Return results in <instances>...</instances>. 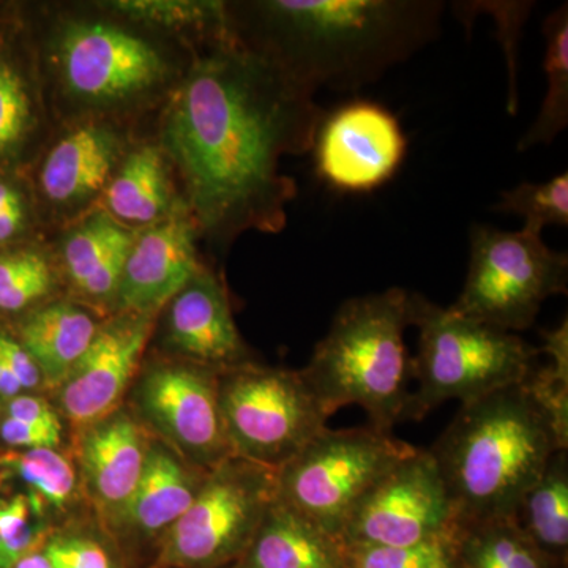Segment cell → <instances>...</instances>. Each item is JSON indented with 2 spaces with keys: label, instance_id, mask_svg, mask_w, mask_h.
Masks as SVG:
<instances>
[{
  "label": "cell",
  "instance_id": "cell-1",
  "mask_svg": "<svg viewBox=\"0 0 568 568\" xmlns=\"http://www.w3.org/2000/svg\"><path fill=\"white\" fill-rule=\"evenodd\" d=\"M313 95L230 32L197 59L168 108L163 142L204 230L216 237L282 230L295 183L280 173V159L315 145L325 114Z\"/></svg>",
  "mask_w": 568,
  "mask_h": 568
},
{
  "label": "cell",
  "instance_id": "cell-2",
  "mask_svg": "<svg viewBox=\"0 0 568 568\" xmlns=\"http://www.w3.org/2000/svg\"><path fill=\"white\" fill-rule=\"evenodd\" d=\"M443 3L272 0L260 3L280 43L263 52L306 88L355 89L409 58L439 26Z\"/></svg>",
  "mask_w": 568,
  "mask_h": 568
},
{
  "label": "cell",
  "instance_id": "cell-3",
  "mask_svg": "<svg viewBox=\"0 0 568 568\" xmlns=\"http://www.w3.org/2000/svg\"><path fill=\"white\" fill-rule=\"evenodd\" d=\"M558 450L548 418L523 383L462 405L428 448L458 523L511 518Z\"/></svg>",
  "mask_w": 568,
  "mask_h": 568
},
{
  "label": "cell",
  "instance_id": "cell-4",
  "mask_svg": "<svg viewBox=\"0 0 568 568\" xmlns=\"http://www.w3.org/2000/svg\"><path fill=\"white\" fill-rule=\"evenodd\" d=\"M407 325L409 293L399 287L339 306L301 372L328 417L339 407L357 405L379 432L390 433L406 420L414 379L403 338Z\"/></svg>",
  "mask_w": 568,
  "mask_h": 568
},
{
  "label": "cell",
  "instance_id": "cell-5",
  "mask_svg": "<svg viewBox=\"0 0 568 568\" xmlns=\"http://www.w3.org/2000/svg\"><path fill=\"white\" fill-rule=\"evenodd\" d=\"M409 325L418 328V353L413 358L417 388L406 420H422L448 399L462 405L528 377L541 354L514 334L433 304L409 293Z\"/></svg>",
  "mask_w": 568,
  "mask_h": 568
},
{
  "label": "cell",
  "instance_id": "cell-6",
  "mask_svg": "<svg viewBox=\"0 0 568 568\" xmlns=\"http://www.w3.org/2000/svg\"><path fill=\"white\" fill-rule=\"evenodd\" d=\"M416 450L369 425L325 428L276 470V499L338 538L366 491Z\"/></svg>",
  "mask_w": 568,
  "mask_h": 568
},
{
  "label": "cell",
  "instance_id": "cell-7",
  "mask_svg": "<svg viewBox=\"0 0 568 568\" xmlns=\"http://www.w3.org/2000/svg\"><path fill=\"white\" fill-rule=\"evenodd\" d=\"M220 410L235 458L278 470L327 428L301 372L246 364L219 377Z\"/></svg>",
  "mask_w": 568,
  "mask_h": 568
},
{
  "label": "cell",
  "instance_id": "cell-8",
  "mask_svg": "<svg viewBox=\"0 0 568 568\" xmlns=\"http://www.w3.org/2000/svg\"><path fill=\"white\" fill-rule=\"evenodd\" d=\"M567 253L549 248L541 235L476 226L465 290L452 308L515 334L532 327L548 297L567 294Z\"/></svg>",
  "mask_w": 568,
  "mask_h": 568
},
{
  "label": "cell",
  "instance_id": "cell-9",
  "mask_svg": "<svg viewBox=\"0 0 568 568\" xmlns=\"http://www.w3.org/2000/svg\"><path fill=\"white\" fill-rule=\"evenodd\" d=\"M276 497V470L230 458L209 470L192 506L168 529L162 564L212 568L244 556Z\"/></svg>",
  "mask_w": 568,
  "mask_h": 568
},
{
  "label": "cell",
  "instance_id": "cell-10",
  "mask_svg": "<svg viewBox=\"0 0 568 568\" xmlns=\"http://www.w3.org/2000/svg\"><path fill=\"white\" fill-rule=\"evenodd\" d=\"M458 518L428 448H417L351 511L339 544L416 545L457 532Z\"/></svg>",
  "mask_w": 568,
  "mask_h": 568
},
{
  "label": "cell",
  "instance_id": "cell-11",
  "mask_svg": "<svg viewBox=\"0 0 568 568\" xmlns=\"http://www.w3.org/2000/svg\"><path fill=\"white\" fill-rule=\"evenodd\" d=\"M58 58L69 92L91 104L130 102L159 88L168 73L151 41L108 22L67 26Z\"/></svg>",
  "mask_w": 568,
  "mask_h": 568
},
{
  "label": "cell",
  "instance_id": "cell-12",
  "mask_svg": "<svg viewBox=\"0 0 568 568\" xmlns=\"http://www.w3.org/2000/svg\"><path fill=\"white\" fill-rule=\"evenodd\" d=\"M220 373L201 365L159 366L145 375L138 394L149 422L209 470L234 457L220 410Z\"/></svg>",
  "mask_w": 568,
  "mask_h": 568
},
{
  "label": "cell",
  "instance_id": "cell-13",
  "mask_svg": "<svg viewBox=\"0 0 568 568\" xmlns=\"http://www.w3.org/2000/svg\"><path fill=\"white\" fill-rule=\"evenodd\" d=\"M399 122L376 103L354 102L324 115L317 129L316 171L343 192H372L398 170L406 153Z\"/></svg>",
  "mask_w": 568,
  "mask_h": 568
},
{
  "label": "cell",
  "instance_id": "cell-14",
  "mask_svg": "<svg viewBox=\"0 0 568 568\" xmlns=\"http://www.w3.org/2000/svg\"><path fill=\"white\" fill-rule=\"evenodd\" d=\"M153 315L123 313L100 327L88 353L59 384L62 413L89 426L114 413L148 345Z\"/></svg>",
  "mask_w": 568,
  "mask_h": 568
},
{
  "label": "cell",
  "instance_id": "cell-15",
  "mask_svg": "<svg viewBox=\"0 0 568 568\" xmlns=\"http://www.w3.org/2000/svg\"><path fill=\"white\" fill-rule=\"evenodd\" d=\"M200 271L192 224L162 220L134 237L115 304L125 313L155 315Z\"/></svg>",
  "mask_w": 568,
  "mask_h": 568
},
{
  "label": "cell",
  "instance_id": "cell-16",
  "mask_svg": "<svg viewBox=\"0 0 568 568\" xmlns=\"http://www.w3.org/2000/svg\"><path fill=\"white\" fill-rule=\"evenodd\" d=\"M168 342L216 372L246 365V347L222 282L201 268L170 301Z\"/></svg>",
  "mask_w": 568,
  "mask_h": 568
},
{
  "label": "cell",
  "instance_id": "cell-17",
  "mask_svg": "<svg viewBox=\"0 0 568 568\" xmlns=\"http://www.w3.org/2000/svg\"><path fill=\"white\" fill-rule=\"evenodd\" d=\"M149 447L129 414L112 413L89 425L81 439L85 485L103 510L122 515L144 473Z\"/></svg>",
  "mask_w": 568,
  "mask_h": 568
},
{
  "label": "cell",
  "instance_id": "cell-18",
  "mask_svg": "<svg viewBox=\"0 0 568 568\" xmlns=\"http://www.w3.org/2000/svg\"><path fill=\"white\" fill-rule=\"evenodd\" d=\"M122 142L110 126L82 125L52 148L40 182L52 204H80L104 189L121 159Z\"/></svg>",
  "mask_w": 568,
  "mask_h": 568
},
{
  "label": "cell",
  "instance_id": "cell-19",
  "mask_svg": "<svg viewBox=\"0 0 568 568\" xmlns=\"http://www.w3.org/2000/svg\"><path fill=\"white\" fill-rule=\"evenodd\" d=\"M134 237L108 212H97L67 234L62 260L74 290L93 304L115 302Z\"/></svg>",
  "mask_w": 568,
  "mask_h": 568
},
{
  "label": "cell",
  "instance_id": "cell-20",
  "mask_svg": "<svg viewBox=\"0 0 568 568\" xmlns=\"http://www.w3.org/2000/svg\"><path fill=\"white\" fill-rule=\"evenodd\" d=\"M241 559L242 568H345L338 538L276 497Z\"/></svg>",
  "mask_w": 568,
  "mask_h": 568
},
{
  "label": "cell",
  "instance_id": "cell-21",
  "mask_svg": "<svg viewBox=\"0 0 568 568\" xmlns=\"http://www.w3.org/2000/svg\"><path fill=\"white\" fill-rule=\"evenodd\" d=\"M95 317L71 302H55L26 317L20 343L43 373L44 384L58 387L88 353L99 334Z\"/></svg>",
  "mask_w": 568,
  "mask_h": 568
},
{
  "label": "cell",
  "instance_id": "cell-22",
  "mask_svg": "<svg viewBox=\"0 0 568 568\" xmlns=\"http://www.w3.org/2000/svg\"><path fill=\"white\" fill-rule=\"evenodd\" d=\"M203 481L166 448L151 446L140 484L121 517L140 532L168 530L192 506Z\"/></svg>",
  "mask_w": 568,
  "mask_h": 568
},
{
  "label": "cell",
  "instance_id": "cell-23",
  "mask_svg": "<svg viewBox=\"0 0 568 568\" xmlns=\"http://www.w3.org/2000/svg\"><path fill=\"white\" fill-rule=\"evenodd\" d=\"M511 521L530 544L555 562L568 560V455L558 450L519 500Z\"/></svg>",
  "mask_w": 568,
  "mask_h": 568
},
{
  "label": "cell",
  "instance_id": "cell-24",
  "mask_svg": "<svg viewBox=\"0 0 568 568\" xmlns=\"http://www.w3.org/2000/svg\"><path fill=\"white\" fill-rule=\"evenodd\" d=\"M108 213L126 224H155L170 211L171 190L166 164L159 148L145 145L126 156L108 182Z\"/></svg>",
  "mask_w": 568,
  "mask_h": 568
},
{
  "label": "cell",
  "instance_id": "cell-25",
  "mask_svg": "<svg viewBox=\"0 0 568 568\" xmlns=\"http://www.w3.org/2000/svg\"><path fill=\"white\" fill-rule=\"evenodd\" d=\"M454 568H567L545 558L511 518L458 523Z\"/></svg>",
  "mask_w": 568,
  "mask_h": 568
},
{
  "label": "cell",
  "instance_id": "cell-26",
  "mask_svg": "<svg viewBox=\"0 0 568 568\" xmlns=\"http://www.w3.org/2000/svg\"><path fill=\"white\" fill-rule=\"evenodd\" d=\"M545 71L548 91L541 103L536 122L519 141V151L534 145L551 144L568 123V10L567 3L559 7L545 21Z\"/></svg>",
  "mask_w": 568,
  "mask_h": 568
},
{
  "label": "cell",
  "instance_id": "cell-27",
  "mask_svg": "<svg viewBox=\"0 0 568 568\" xmlns=\"http://www.w3.org/2000/svg\"><path fill=\"white\" fill-rule=\"evenodd\" d=\"M0 470L20 478L33 496L54 508L65 507L77 491V470L55 448L7 452L0 455Z\"/></svg>",
  "mask_w": 568,
  "mask_h": 568
},
{
  "label": "cell",
  "instance_id": "cell-28",
  "mask_svg": "<svg viewBox=\"0 0 568 568\" xmlns=\"http://www.w3.org/2000/svg\"><path fill=\"white\" fill-rule=\"evenodd\" d=\"M106 6L123 17L164 29H227L226 7L220 2L119 0Z\"/></svg>",
  "mask_w": 568,
  "mask_h": 568
},
{
  "label": "cell",
  "instance_id": "cell-29",
  "mask_svg": "<svg viewBox=\"0 0 568 568\" xmlns=\"http://www.w3.org/2000/svg\"><path fill=\"white\" fill-rule=\"evenodd\" d=\"M455 534L398 547L342 544L343 560L345 568H454Z\"/></svg>",
  "mask_w": 568,
  "mask_h": 568
},
{
  "label": "cell",
  "instance_id": "cell-30",
  "mask_svg": "<svg viewBox=\"0 0 568 568\" xmlns=\"http://www.w3.org/2000/svg\"><path fill=\"white\" fill-rule=\"evenodd\" d=\"M497 211L525 219L523 231L541 235L551 224H568V174L562 173L544 183L525 182L503 193Z\"/></svg>",
  "mask_w": 568,
  "mask_h": 568
},
{
  "label": "cell",
  "instance_id": "cell-31",
  "mask_svg": "<svg viewBox=\"0 0 568 568\" xmlns=\"http://www.w3.org/2000/svg\"><path fill=\"white\" fill-rule=\"evenodd\" d=\"M54 287L52 268L43 254L22 250L0 256V310L21 312Z\"/></svg>",
  "mask_w": 568,
  "mask_h": 568
},
{
  "label": "cell",
  "instance_id": "cell-32",
  "mask_svg": "<svg viewBox=\"0 0 568 568\" xmlns=\"http://www.w3.org/2000/svg\"><path fill=\"white\" fill-rule=\"evenodd\" d=\"M41 506L43 500L33 495L0 500V568H14L43 541V526L33 521Z\"/></svg>",
  "mask_w": 568,
  "mask_h": 568
},
{
  "label": "cell",
  "instance_id": "cell-33",
  "mask_svg": "<svg viewBox=\"0 0 568 568\" xmlns=\"http://www.w3.org/2000/svg\"><path fill=\"white\" fill-rule=\"evenodd\" d=\"M31 100L13 67L0 61V155L13 151L31 123Z\"/></svg>",
  "mask_w": 568,
  "mask_h": 568
},
{
  "label": "cell",
  "instance_id": "cell-34",
  "mask_svg": "<svg viewBox=\"0 0 568 568\" xmlns=\"http://www.w3.org/2000/svg\"><path fill=\"white\" fill-rule=\"evenodd\" d=\"M43 552L52 568H112L106 549L92 538H54Z\"/></svg>",
  "mask_w": 568,
  "mask_h": 568
},
{
  "label": "cell",
  "instance_id": "cell-35",
  "mask_svg": "<svg viewBox=\"0 0 568 568\" xmlns=\"http://www.w3.org/2000/svg\"><path fill=\"white\" fill-rule=\"evenodd\" d=\"M6 413L7 417L62 437V422L58 410L40 396L22 394L14 396L7 402Z\"/></svg>",
  "mask_w": 568,
  "mask_h": 568
},
{
  "label": "cell",
  "instance_id": "cell-36",
  "mask_svg": "<svg viewBox=\"0 0 568 568\" xmlns=\"http://www.w3.org/2000/svg\"><path fill=\"white\" fill-rule=\"evenodd\" d=\"M0 355L21 384L22 390L32 392L44 386L43 373L20 342L0 334Z\"/></svg>",
  "mask_w": 568,
  "mask_h": 568
},
{
  "label": "cell",
  "instance_id": "cell-37",
  "mask_svg": "<svg viewBox=\"0 0 568 568\" xmlns=\"http://www.w3.org/2000/svg\"><path fill=\"white\" fill-rule=\"evenodd\" d=\"M0 440L13 450L55 448L61 444V437L7 416L0 420Z\"/></svg>",
  "mask_w": 568,
  "mask_h": 568
},
{
  "label": "cell",
  "instance_id": "cell-38",
  "mask_svg": "<svg viewBox=\"0 0 568 568\" xmlns=\"http://www.w3.org/2000/svg\"><path fill=\"white\" fill-rule=\"evenodd\" d=\"M22 223H24L22 204L0 212V242L10 241L11 237L20 233Z\"/></svg>",
  "mask_w": 568,
  "mask_h": 568
},
{
  "label": "cell",
  "instance_id": "cell-39",
  "mask_svg": "<svg viewBox=\"0 0 568 568\" xmlns=\"http://www.w3.org/2000/svg\"><path fill=\"white\" fill-rule=\"evenodd\" d=\"M22 392L24 390H22L21 384L18 383L9 365L6 364L2 355H0V398L9 402L14 396L21 395Z\"/></svg>",
  "mask_w": 568,
  "mask_h": 568
},
{
  "label": "cell",
  "instance_id": "cell-40",
  "mask_svg": "<svg viewBox=\"0 0 568 568\" xmlns=\"http://www.w3.org/2000/svg\"><path fill=\"white\" fill-rule=\"evenodd\" d=\"M14 568H52V566L43 551H33L22 558Z\"/></svg>",
  "mask_w": 568,
  "mask_h": 568
},
{
  "label": "cell",
  "instance_id": "cell-41",
  "mask_svg": "<svg viewBox=\"0 0 568 568\" xmlns=\"http://www.w3.org/2000/svg\"><path fill=\"white\" fill-rule=\"evenodd\" d=\"M20 204V194L14 192V190L7 185V183L0 182V212L6 211V209L13 207V205Z\"/></svg>",
  "mask_w": 568,
  "mask_h": 568
}]
</instances>
